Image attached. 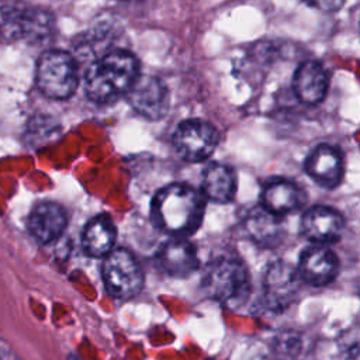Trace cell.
I'll return each mask as SVG.
<instances>
[{"label": "cell", "instance_id": "19", "mask_svg": "<svg viewBox=\"0 0 360 360\" xmlns=\"http://www.w3.org/2000/svg\"><path fill=\"white\" fill-rule=\"evenodd\" d=\"M202 195L214 202L225 204L233 200L236 193L235 172L222 163H211L202 172Z\"/></svg>", "mask_w": 360, "mask_h": 360}, {"label": "cell", "instance_id": "17", "mask_svg": "<svg viewBox=\"0 0 360 360\" xmlns=\"http://www.w3.org/2000/svg\"><path fill=\"white\" fill-rule=\"evenodd\" d=\"M305 202V193L295 183L278 179L270 181L262 193V205L269 211L284 215L301 208Z\"/></svg>", "mask_w": 360, "mask_h": 360}, {"label": "cell", "instance_id": "8", "mask_svg": "<svg viewBox=\"0 0 360 360\" xmlns=\"http://www.w3.org/2000/svg\"><path fill=\"white\" fill-rule=\"evenodd\" d=\"M301 281L298 270L287 262L270 263L263 278V294L267 307L273 311H284L297 298Z\"/></svg>", "mask_w": 360, "mask_h": 360}, {"label": "cell", "instance_id": "18", "mask_svg": "<svg viewBox=\"0 0 360 360\" xmlns=\"http://www.w3.org/2000/svg\"><path fill=\"white\" fill-rule=\"evenodd\" d=\"M117 239V229L112 219L105 215H96L91 218L82 235V245L84 252L91 257H105L112 249Z\"/></svg>", "mask_w": 360, "mask_h": 360}, {"label": "cell", "instance_id": "7", "mask_svg": "<svg viewBox=\"0 0 360 360\" xmlns=\"http://www.w3.org/2000/svg\"><path fill=\"white\" fill-rule=\"evenodd\" d=\"M219 142L217 128L198 118L181 121L173 134V146L186 162H201L212 155Z\"/></svg>", "mask_w": 360, "mask_h": 360}, {"label": "cell", "instance_id": "25", "mask_svg": "<svg viewBox=\"0 0 360 360\" xmlns=\"http://www.w3.org/2000/svg\"><path fill=\"white\" fill-rule=\"evenodd\" d=\"M359 25H360V21H359Z\"/></svg>", "mask_w": 360, "mask_h": 360}, {"label": "cell", "instance_id": "13", "mask_svg": "<svg viewBox=\"0 0 360 360\" xmlns=\"http://www.w3.org/2000/svg\"><path fill=\"white\" fill-rule=\"evenodd\" d=\"M156 263L167 276L188 277L198 267L195 246L186 240V238H174L159 249Z\"/></svg>", "mask_w": 360, "mask_h": 360}, {"label": "cell", "instance_id": "16", "mask_svg": "<svg viewBox=\"0 0 360 360\" xmlns=\"http://www.w3.org/2000/svg\"><path fill=\"white\" fill-rule=\"evenodd\" d=\"M245 226L249 238L262 248L277 246L285 235L281 215L269 211L263 205L253 208L248 214Z\"/></svg>", "mask_w": 360, "mask_h": 360}, {"label": "cell", "instance_id": "11", "mask_svg": "<svg viewBox=\"0 0 360 360\" xmlns=\"http://www.w3.org/2000/svg\"><path fill=\"white\" fill-rule=\"evenodd\" d=\"M301 229L302 233L314 243L328 245L338 242L342 238L345 221L336 210L316 205L304 212Z\"/></svg>", "mask_w": 360, "mask_h": 360}, {"label": "cell", "instance_id": "4", "mask_svg": "<svg viewBox=\"0 0 360 360\" xmlns=\"http://www.w3.org/2000/svg\"><path fill=\"white\" fill-rule=\"evenodd\" d=\"M77 65L75 58L60 49L44 52L37 65V84L49 98L70 97L77 87Z\"/></svg>", "mask_w": 360, "mask_h": 360}, {"label": "cell", "instance_id": "5", "mask_svg": "<svg viewBox=\"0 0 360 360\" xmlns=\"http://www.w3.org/2000/svg\"><path fill=\"white\" fill-rule=\"evenodd\" d=\"M53 30V15L44 8L4 7L0 10V32L6 39L42 44L52 37Z\"/></svg>", "mask_w": 360, "mask_h": 360}, {"label": "cell", "instance_id": "10", "mask_svg": "<svg viewBox=\"0 0 360 360\" xmlns=\"http://www.w3.org/2000/svg\"><path fill=\"white\" fill-rule=\"evenodd\" d=\"M339 260L325 245L315 243L307 248L298 262V273L307 284L321 287L329 284L338 273Z\"/></svg>", "mask_w": 360, "mask_h": 360}, {"label": "cell", "instance_id": "20", "mask_svg": "<svg viewBox=\"0 0 360 360\" xmlns=\"http://www.w3.org/2000/svg\"><path fill=\"white\" fill-rule=\"evenodd\" d=\"M305 4H308L309 7L323 11V13H332L339 10L345 0H302Z\"/></svg>", "mask_w": 360, "mask_h": 360}, {"label": "cell", "instance_id": "21", "mask_svg": "<svg viewBox=\"0 0 360 360\" xmlns=\"http://www.w3.org/2000/svg\"><path fill=\"white\" fill-rule=\"evenodd\" d=\"M342 360H360V342L349 346L347 350L343 353Z\"/></svg>", "mask_w": 360, "mask_h": 360}, {"label": "cell", "instance_id": "9", "mask_svg": "<svg viewBox=\"0 0 360 360\" xmlns=\"http://www.w3.org/2000/svg\"><path fill=\"white\" fill-rule=\"evenodd\" d=\"M131 107L148 120L162 118L169 108V91L166 84L149 75L138 76L127 93Z\"/></svg>", "mask_w": 360, "mask_h": 360}, {"label": "cell", "instance_id": "1", "mask_svg": "<svg viewBox=\"0 0 360 360\" xmlns=\"http://www.w3.org/2000/svg\"><path fill=\"white\" fill-rule=\"evenodd\" d=\"M205 197L187 184H170L160 188L152 198L150 215L153 224L173 238L194 233L204 217Z\"/></svg>", "mask_w": 360, "mask_h": 360}, {"label": "cell", "instance_id": "22", "mask_svg": "<svg viewBox=\"0 0 360 360\" xmlns=\"http://www.w3.org/2000/svg\"><path fill=\"white\" fill-rule=\"evenodd\" d=\"M0 352H1V360H21L11 349H8L4 343H0Z\"/></svg>", "mask_w": 360, "mask_h": 360}, {"label": "cell", "instance_id": "14", "mask_svg": "<svg viewBox=\"0 0 360 360\" xmlns=\"http://www.w3.org/2000/svg\"><path fill=\"white\" fill-rule=\"evenodd\" d=\"M328 83L326 70L319 62L312 59L301 62L292 75L294 94L307 105L319 104L325 98Z\"/></svg>", "mask_w": 360, "mask_h": 360}, {"label": "cell", "instance_id": "24", "mask_svg": "<svg viewBox=\"0 0 360 360\" xmlns=\"http://www.w3.org/2000/svg\"><path fill=\"white\" fill-rule=\"evenodd\" d=\"M0 360H1V352H0Z\"/></svg>", "mask_w": 360, "mask_h": 360}, {"label": "cell", "instance_id": "6", "mask_svg": "<svg viewBox=\"0 0 360 360\" xmlns=\"http://www.w3.org/2000/svg\"><path fill=\"white\" fill-rule=\"evenodd\" d=\"M101 277L105 291L118 300H131L143 285V274L135 256L127 249H112L103 262Z\"/></svg>", "mask_w": 360, "mask_h": 360}, {"label": "cell", "instance_id": "3", "mask_svg": "<svg viewBox=\"0 0 360 360\" xmlns=\"http://www.w3.org/2000/svg\"><path fill=\"white\" fill-rule=\"evenodd\" d=\"M201 287L210 298L235 308L249 298V271L238 257L221 256L205 267Z\"/></svg>", "mask_w": 360, "mask_h": 360}, {"label": "cell", "instance_id": "15", "mask_svg": "<svg viewBox=\"0 0 360 360\" xmlns=\"http://www.w3.org/2000/svg\"><path fill=\"white\" fill-rule=\"evenodd\" d=\"M305 172L319 186L336 187L343 177V159L338 149L330 145L316 146L305 160Z\"/></svg>", "mask_w": 360, "mask_h": 360}, {"label": "cell", "instance_id": "12", "mask_svg": "<svg viewBox=\"0 0 360 360\" xmlns=\"http://www.w3.org/2000/svg\"><path fill=\"white\" fill-rule=\"evenodd\" d=\"M27 225L31 236L37 242L46 245L60 238L68 225V215L59 204L45 201L32 208Z\"/></svg>", "mask_w": 360, "mask_h": 360}, {"label": "cell", "instance_id": "2", "mask_svg": "<svg viewBox=\"0 0 360 360\" xmlns=\"http://www.w3.org/2000/svg\"><path fill=\"white\" fill-rule=\"evenodd\" d=\"M138 60L125 49H114L96 58L84 76L86 96L98 104L115 101L128 93L138 77Z\"/></svg>", "mask_w": 360, "mask_h": 360}, {"label": "cell", "instance_id": "23", "mask_svg": "<svg viewBox=\"0 0 360 360\" xmlns=\"http://www.w3.org/2000/svg\"><path fill=\"white\" fill-rule=\"evenodd\" d=\"M356 292H357V295L360 297V278L356 281Z\"/></svg>", "mask_w": 360, "mask_h": 360}]
</instances>
